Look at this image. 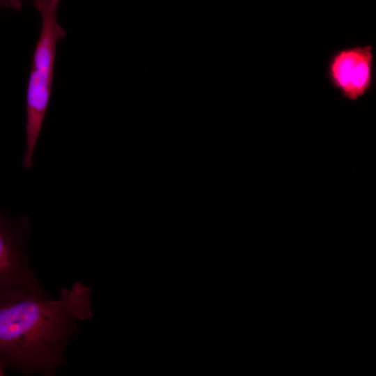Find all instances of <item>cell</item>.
I'll return each instance as SVG.
<instances>
[{"label": "cell", "instance_id": "3957f363", "mask_svg": "<svg viewBox=\"0 0 376 376\" xmlns=\"http://www.w3.org/2000/svg\"><path fill=\"white\" fill-rule=\"evenodd\" d=\"M30 230L27 217L13 221L0 211V300L42 289L25 250Z\"/></svg>", "mask_w": 376, "mask_h": 376}, {"label": "cell", "instance_id": "6da1fadb", "mask_svg": "<svg viewBox=\"0 0 376 376\" xmlns=\"http://www.w3.org/2000/svg\"><path fill=\"white\" fill-rule=\"evenodd\" d=\"M91 293L76 281L62 288L56 299L42 288L0 300V373L13 368L26 375H54L67 364L64 353L78 322L94 317Z\"/></svg>", "mask_w": 376, "mask_h": 376}, {"label": "cell", "instance_id": "5b68a950", "mask_svg": "<svg viewBox=\"0 0 376 376\" xmlns=\"http://www.w3.org/2000/svg\"><path fill=\"white\" fill-rule=\"evenodd\" d=\"M13 10H19L21 7V0H8ZM45 0H33L34 5L42 2Z\"/></svg>", "mask_w": 376, "mask_h": 376}, {"label": "cell", "instance_id": "7a4b0ae2", "mask_svg": "<svg viewBox=\"0 0 376 376\" xmlns=\"http://www.w3.org/2000/svg\"><path fill=\"white\" fill-rule=\"evenodd\" d=\"M59 0H46L34 5L41 17V30L33 52L26 97V147L24 169L33 165V157L47 109L53 81L58 41L65 35L57 20Z\"/></svg>", "mask_w": 376, "mask_h": 376}, {"label": "cell", "instance_id": "277c9868", "mask_svg": "<svg viewBox=\"0 0 376 376\" xmlns=\"http://www.w3.org/2000/svg\"><path fill=\"white\" fill-rule=\"evenodd\" d=\"M373 57L370 45L342 49L331 56L327 67L329 79L343 97L356 101L370 90Z\"/></svg>", "mask_w": 376, "mask_h": 376}, {"label": "cell", "instance_id": "8992f818", "mask_svg": "<svg viewBox=\"0 0 376 376\" xmlns=\"http://www.w3.org/2000/svg\"><path fill=\"white\" fill-rule=\"evenodd\" d=\"M11 8V6L10 4V3L8 2V0H0V8Z\"/></svg>", "mask_w": 376, "mask_h": 376}]
</instances>
